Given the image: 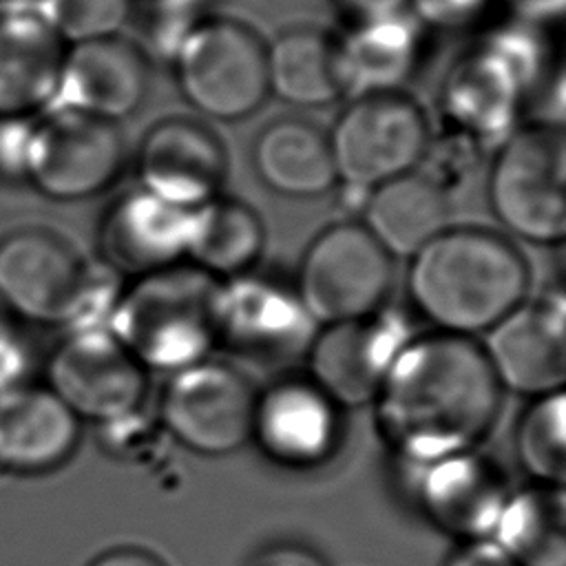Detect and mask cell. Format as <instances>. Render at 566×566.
Instances as JSON below:
<instances>
[{"label": "cell", "instance_id": "cell-7", "mask_svg": "<svg viewBox=\"0 0 566 566\" xmlns=\"http://www.w3.org/2000/svg\"><path fill=\"white\" fill-rule=\"evenodd\" d=\"M338 184L349 192L418 170L429 137L422 106L402 91L352 97L327 133Z\"/></svg>", "mask_w": 566, "mask_h": 566}, {"label": "cell", "instance_id": "cell-8", "mask_svg": "<svg viewBox=\"0 0 566 566\" xmlns=\"http://www.w3.org/2000/svg\"><path fill=\"white\" fill-rule=\"evenodd\" d=\"M391 283V254L363 223L340 221L321 230L307 245L296 294L318 325H329L382 310Z\"/></svg>", "mask_w": 566, "mask_h": 566}, {"label": "cell", "instance_id": "cell-35", "mask_svg": "<svg viewBox=\"0 0 566 566\" xmlns=\"http://www.w3.org/2000/svg\"><path fill=\"white\" fill-rule=\"evenodd\" d=\"M334 4L347 18V27L409 11L407 0H334Z\"/></svg>", "mask_w": 566, "mask_h": 566}, {"label": "cell", "instance_id": "cell-28", "mask_svg": "<svg viewBox=\"0 0 566 566\" xmlns=\"http://www.w3.org/2000/svg\"><path fill=\"white\" fill-rule=\"evenodd\" d=\"M491 539L517 566H566V497L555 484L511 493Z\"/></svg>", "mask_w": 566, "mask_h": 566}, {"label": "cell", "instance_id": "cell-30", "mask_svg": "<svg viewBox=\"0 0 566 566\" xmlns=\"http://www.w3.org/2000/svg\"><path fill=\"white\" fill-rule=\"evenodd\" d=\"M66 46L122 35L135 0H40L35 9Z\"/></svg>", "mask_w": 566, "mask_h": 566}, {"label": "cell", "instance_id": "cell-38", "mask_svg": "<svg viewBox=\"0 0 566 566\" xmlns=\"http://www.w3.org/2000/svg\"><path fill=\"white\" fill-rule=\"evenodd\" d=\"M261 566H318V562H314L307 555L301 553H276L268 559H263Z\"/></svg>", "mask_w": 566, "mask_h": 566}, {"label": "cell", "instance_id": "cell-37", "mask_svg": "<svg viewBox=\"0 0 566 566\" xmlns=\"http://www.w3.org/2000/svg\"><path fill=\"white\" fill-rule=\"evenodd\" d=\"M526 18H551L559 15L564 0H509Z\"/></svg>", "mask_w": 566, "mask_h": 566}, {"label": "cell", "instance_id": "cell-3", "mask_svg": "<svg viewBox=\"0 0 566 566\" xmlns=\"http://www.w3.org/2000/svg\"><path fill=\"white\" fill-rule=\"evenodd\" d=\"M122 290L115 270L88 261L55 230L29 226L0 239V296L22 321L108 329Z\"/></svg>", "mask_w": 566, "mask_h": 566}, {"label": "cell", "instance_id": "cell-24", "mask_svg": "<svg viewBox=\"0 0 566 566\" xmlns=\"http://www.w3.org/2000/svg\"><path fill=\"white\" fill-rule=\"evenodd\" d=\"M259 181L287 199H314L338 186L327 135L301 117L265 124L252 142Z\"/></svg>", "mask_w": 566, "mask_h": 566}, {"label": "cell", "instance_id": "cell-6", "mask_svg": "<svg viewBox=\"0 0 566 566\" xmlns=\"http://www.w3.org/2000/svg\"><path fill=\"white\" fill-rule=\"evenodd\" d=\"M564 133L537 122L511 130L497 146L486 177L495 219L515 237L551 245L566 234Z\"/></svg>", "mask_w": 566, "mask_h": 566}, {"label": "cell", "instance_id": "cell-2", "mask_svg": "<svg viewBox=\"0 0 566 566\" xmlns=\"http://www.w3.org/2000/svg\"><path fill=\"white\" fill-rule=\"evenodd\" d=\"M407 283L413 305L440 332L471 336L524 303L531 272L500 232L449 226L411 256Z\"/></svg>", "mask_w": 566, "mask_h": 566}, {"label": "cell", "instance_id": "cell-13", "mask_svg": "<svg viewBox=\"0 0 566 566\" xmlns=\"http://www.w3.org/2000/svg\"><path fill=\"white\" fill-rule=\"evenodd\" d=\"M409 338L405 321L389 310L323 325L305 354L310 380L338 407L369 405Z\"/></svg>", "mask_w": 566, "mask_h": 566}, {"label": "cell", "instance_id": "cell-17", "mask_svg": "<svg viewBox=\"0 0 566 566\" xmlns=\"http://www.w3.org/2000/svg\"><path fill=\"white\" fill-rule=\"evenodd\" d=\"M338 409L310 378L276 380L254 400L250 438L283 467H318L336 451Z\"/></svg>", "mask_w": 566, "mask_h": 566}, {"label": "cell", "instance_id": "cell-14", "mask_svg": "<svg viewBox=\"0 0 566 566\" xmlns=\"http://www.w3.org/2000/svg\"><path fill=\"white\" fill-rule=\"evenodd\" d=\"M139 188L186 210L221 195L228 179V150L221 137L199 119L155 122L137 150Z\"/></svg>", "mask_w": 566, "mask_h": 566}, {"label": "cell", "instance_id": "cell-18", "mask_svg": "<svg viewBox=\"0 0 566 566\" xmlns=\"http://www.w3.org/2000/svg\"><path fill=\"white\" fill-rule=\"evenodd\" d=\"M416 491L427 520L462 542L491 537L511 495L502 469L473 449L416 467Z\"/></svg>", "mask_w": 566, "mask_h": 566}, {"label": "cell", "instance_id": "cell-25", "mask_svg": "<svg viewBox=\"0 0 566 566\" xmlns=\"http://www.w3.org/2000/svg\"><path fill=\"white\" fill-rule=\"evenodd\" d=\"M365 230L391 254L413 256L449 228V195L420 170L371 188L360 206Z\"/></svg>", "mask_w": 566, "mask_h": 566}, {"label": "cell", "instance_id": "cell-20", "mask_svg": "<svg viewBox=\"0 0 566 566\" xmlns=\"http://www.w3.org/2000/svg\"><path fill=\"white\" fill-rule=\"evenodd\" d=\"M192 210L172 206L139 186L106 208L99 226L102 261L117 274L144 276L186 259Z\"/></svg>", "mask_w": 566, "mask_h": 566}, {"label": "cell", "instance_id": "cell-9", "mask_svg": "<svg viewBox=\"0 0 566 566\" xmlns=\"http://www.w3.org/2000/svg\"><path fill=\"white\" fill-rule=\"evenodd\" d=\"M126 164V142L117 124L51 108L35 119L27 181L55 201L91 199L108 190Z\"/></svg>", "mask_w": 566, "mask_h": 566}, {"label": "cell", "instance_id": "cell-32", "mask_svg": "<svg viewBox=\"0 0 566 566\" xmlns=\"http://www.w3.org/2000/svg\"><path fill=\"white\" fill-rule=\"evenodd\" d=\"M35 117H0V179L27 181V157Z\"/></svg>", "mask_w": 566, "mask_h": 566}, {"label": "cell", "instance_id": "cell-29", "mask_svg": "<svg viewBox=\"0 0 566 566\" xmlns=\"http://www.w3.org/2000/svg\"><path fill=\"white\" fill-rule=\"evenodd\" d=\"M515 451L522 469L537 484H564L566 475V400L564 391L539 396L517 424Z\"/></svg>", "mask_w": 566, "mask_h": 566}, {"label": "cell", "instance_id": "cell-21", "mask_svg": "<svg viewBox=\"0 0 566 566\" xmlns=\"http://www.w3.org/2000/svg\"><path fill=\"white\" fill-rule=\"evenodd\" d=\"M80 440V418L40 385L0 389V469L46 473L62 467Z\"/></svg>", "mask_w": 566, "mask_h": 566}, {"label": "cell", "instance_id": "cell-19", "mask_svg": "<svg viewBox=\"0 0 566 566\" xmlns=\"http://www.w3.org/2000/svg\"><path fill=\"white\" fill-rule=\"evenodd\" d=\"M533 49L522 40L486 44L469 55L453 71L447 86V113L455 119L462 135L506 137L520 95L535 71Z\"/></svg>", "mask_w": 566, "mask_h": 566}, {"label": "cell", "instance_id": "cell-11", "mask_svg": "<svg viewBox=\"0 0 566 566\" xmlns=\"http://www.w3.org/2000/svg\"><path fill=\"white\" fill-rule=\"evenodd\" d=\"M254 400L239 369L206 358L172 374L161 396V424L192 451L232 453L252 436Z\"/></svg>", "mask_w": 566, "mask_h": 566}, {"label": "cell", "instance_id": "cell-22", "mask_svg": "<svg viewBox=\"0 0 566 566\" xmlns=\"http://www.w3.org/2000/svg\"><path fill=\"white\" fill-rule=\"evenodd\" d=\"M66 44L31 9L0 11V117H33L51 106Z\"/></svg>", "mask_w": 566, "mask_h": 566}, {"label": "cell", "instance_id": "cell-4", "mask_svg": "<svg viewBox=\"0 0 566 566\" xmlns=\"http://www.w3.org/2000/svg\"><path fill=\"white\" fill-rule=\"evenodd\" d=\"M219 279L195 265L137 276L122 290L108 329L144 369L181 371L208 358Z\"/></svg>", "mask_w": 566, "mask_h": 566}, {"label": "cell", "instance_id": "cell-23", "mask_svg": "<svg viewBox=\"0 0 566 566\" xmlns=\"http://www.w3.org/2000/svg\"><path fill=\"white\" fill-rule=\"evenodd\" d=\"M418 20L405 11L398 15L347 27L336 38V62L343 95L402 91L420 55Z\"/></svg>", "mask_w": 566, "mask_h": 566}, {"label": "cell", "instance_id": "cell-15", "mask_svg": "<svg viewBox=\"0 0 566 566\" xmlns=\"http://www.w3.org/2000/svg\"><path fill=\"white\" fill-rule=\"evenodd\" d=\"M486 334L482 349L500 387L533 398L564 389L566 303L559 292L520 303Z\"/></svg>", "mask_w": 566, "mask_h": 566}, {"label": "cell", "instance_id": "cell-10", "mask_svg": "<svg viewBox=\"0 0 566 566\" xmlns=\"http://www.w3.org/2000/svg\"><path fill=\"white\" fill-rule=\"evenodd\" d=\"M316 329L296 290L252 274L217 285L214 340L237 358L265 369L287 367L307 354Z\"/></svg>", "mask_w": 566, "mask_h": 566}, {"label": "cell", "instance_id": "cell-36", "mask_svg": "<svg viewBox=\"0 0 566 566\" xmlns=\"http://www.w3.org/2000/svg\"><path fill=\"white\" fill-rule=\"evenodd\" d=\"M88 566H164L161 559H157L153 553L144 548H113L93 559Z\"/></svg>", "mask_w": 566, "mask_h": 566}, {"label": "cell", "instance_id": "cell-26", "mask_svg": "<svg viewBox=\"0 0 566 566\" xmlns=\"http://www.w3.org/2000/svg\"><path fill=\"white\" fill-rule=\"evenodd\" d=\"M268 91L296 108L334 104L343 91L336 38L314 24H292L265 44Z\"/></svg>", "mask_w": 566, "mask_h": 566}, {"label": "cell", "instance_id": "cell-27", "mask_svg": "<svg viewBox=\"0 0 566 566\" xmlns=\"http://www.w3.org/2000/svg\"><path fill=\"white\" fill-rule=\"evenodd\" d=\"M263 245L265 228L248 203L219 195L192 210L186 259L201 272L214 279L248 274Z\"/></svg>", "mask_w": 566, "mask_h": 566}, {"label": "cell", "instance_id": "cell-31", "mask_svg": "<svg viewBox=\"0 0 566 566\" xmlns=\"http://www.w3.org/2000/svg\"><path fill=\"white\" fill-rule=\"evenodd\" d=\"M20 321L22 318L0 296V389L24 382L29 349Z\"/></svg>", "mask_w": 566, "mask_h": 566}, {"label": "cell", "instance_id": "cell-12", "mask_svg": "<svg viewBox=\"0 0 566 566\" xmlns=\"http://www.w3.org/2000/svg\"><path fill=\"white\" fill-rule=\"evenodd\" d=\"M46 376V387L77 418L99 424L137 411L148 385L144 365L106 327L69 332Z\"/></svg>", "mask_w": 566, "mask_h": 566}, {"label": "cell", "instance_id": "cell-39", "mask_svg": "<svg viewBox=\"0 0 566 566\" xmlns=\"http://www.w3.org/2000/svg\"><path fill=\"white\" fill-rule=\"evenodd\" d=\"M27 2H40V0H27Z\"/></svg>", "mask_w": 566, "mask_h": 566}, {"label": "cell", "instance_id": "cell-34", "mask_svg": "<svg viewBox=\"0 0 566 566\" xmlns=\"http://www.w3.org/2000/svg\"><path fill=\"white\" fill-rule=\"evenodd\" d=\"M444 566H517L515 559L491 537L462 542L444 562Z\"/></svg>", "mask_w": 566, "mask_h": 566}, {"label": "cell", "instance_id": "cell-33", "mask_svg": "<svg viewBox=\"0 0 566 566\" xmlns=\"http://www.w3.org/2000/svg\"><path fill=\"white\" fill-rule=\"evenodd\" d=\"M489 0H407L409 13L420 24L462 27L475 20Z\"/></svg>", "mask_w": 566, "mask_h": 566}, {"label": "cell", "instance_id": "cell-5", "mask_svg": "<svg viewBox=\"0 0 566 566\" xmlns=\"http://www.w3.org/2000/svg\"><path fill=\"white\" fill-rule=\"evenodd\" d=\"M184 99L214 122H239L261 108L268 91L265 42L232 18H203L172 49Z\"/></svg>", "mask_w": 566, "mask_h": 566}, {"label": "cell", "instance_id": "cell-16", "mask_svg": "<svg viewBox=\"0 0 566 566\" xmlns=\"http://www.w3.org/2000/svg\"><path fill=\"white\" fill-rule=\"evenodd\" d=\"M150 64L139 44L122 35L66 46L51 108H71L111 124L133 117L148 97Z\"/></svg>", "mask_w": 566, "mask_h": 566}, {"label": "cell", "instance_id": "cell-1", "mask_svg": "<svg viewBox=\"0 0 566 566\" xmlns=\"http://www.w3.org/2000/svg\"><path fill=\"white\" fill-rule=\"evenodd\" d=\"M500 398L482 345L436 332L402 345L374 402L387 444L416 469L471 451L495 422Z\"/></svg>", "mask_w": 566, "mask_h": 566}]
</instances>
